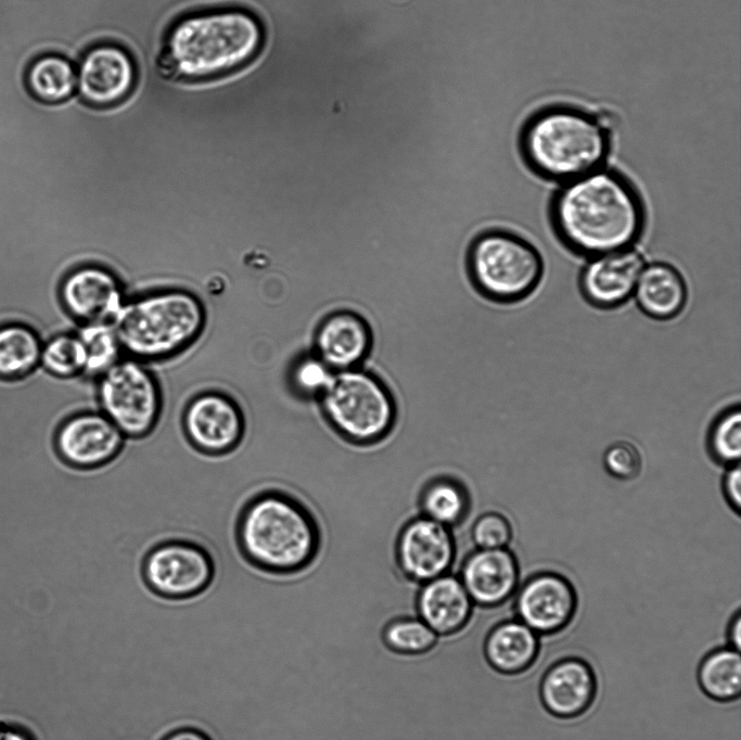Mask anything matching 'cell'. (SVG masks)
<instances>
[{"instance_id":"6da1fadb","label":"cell","mask_w":741,"mask_h":740,"mask_svg":"<svg viewBox=\"0 0 741 740\" xmlns=\"http://www.w3.org/2000/svg\"><path fill=\"white\" fill-rule=\"evenodd\" d=\"M547 217L558 242L586 259L637 246L648 226L637 184L608 166L559 184L549 197Z\"/></svg>"},{"instance_id":"7a4b0ae2","label":"cell","mask_w":741,"mask_h":740,"mask_svg":"<svg viewBox=\"0 0 741 740\" xmlns=\"http://www.w3.org/2000/svg\"><path fill=\"white\" fill-rule=\"evenodd\" d=\"M265 40L259 20L243 9L192 13L168 29L162 61L168 74L202 80L230 73L257 56Z\"/></svg>"},{"instance_id":"3957f363","label":"cell","mask_w":741,"mask_h":740,"mask_svg":"<svg viewBox=\"0 0 741 740\" xmlns=\"http://www.w3.org/2000/svg\"><path fill=\"white\" fill-rule=\"evenodd\" d=\"M518 148L534 176L561 184L606 166L612 140L610 130L593 113L554 105L525 122Z\"/></svg>"},{"instance_id":"277c9868","label":"cell","mask_w":741,"mask_h":740,"mask_svg":"<svg viewBox=\"0 0 741 740\" xmlns=\"http://www.w3.org/2000/svg\"><path fill=\"white\" fill-rule=\"evenodd\" d=\"M237 543L246 562L261 573L284 576L308 566L319 547L310 512L278 490L253 496L237 522Z\"/></svg>"},{"instance_id":"5b68a950","label":"cell","mask_w":741,"mask_h":740,"mask_svg":"<svg viewBox=\"0 0 741 740\" xmlns=\"http://www.w3.org/2000/svg\"><path fill=\"white\" fill-rule=\"evenodd\" d=\"M203 324L199 299L174 290L123 304L112 326L120 348L141 361L178 353L199 335Z\"/></svg>"},{"instance_id":"8992f818","label":"cell","mask_w":741,"mask_h":740,"mask_svg":"<svg viewBox=\"0 0 741 740\" xmlns=\"http://www.w3.org/2000/svg\"><path fill=\"white\" fill-rule=\"evenodd\" d=\"M469 271L473 284L489 301L518 304L532 296L545 276L539 248L509 229H491L471 244Z\"/></svg>"},{"instance_id":"52a82bcc","label":"cell","mask_w":741,"mask_h":740,"mask_svg":"<svg viewBox=\"0 0 741 740\" xmlns=\"http://www.w3.org/2000/svg\"><path fill=\"white\" fill-rule=\"evenodd\" d=\"M319 401L331 428L353 444L379 442L395 424L389 390L378 377L357 368L335 371Z\"/></svg>"},{"instance_id":"ba28073f","label":"cell","mask_w":741,"mask_h":740,"mask_svg":"<svg viewBox=\"0 0 741 740\" xmlns=\"http://www.w3.org/2000/svg\"><path fill=\"white\" fill-rule=\"evenodd\" d=\"M97 379L99 410L127 439H142L154 432L164 396L157 379L141 361L118 360Z\"/></svg>"},{"instance_id":"9c48e42d","label":"cell","mask_w":741,"mask_h":740,"mask_svg":"<svg viewBox=\"0 0 741 740\" xmlns=\"http://www.w3.org/2000/svg\"><path fill=\"white\" fill-rule=\"evenodd\" d=\"M140 574L153 594L183 600L204 592L213 584L217 567L206 548L176 538L152 547L142 560Z\"/></svg>"},{"instance_id":"30bf717a","label":"cell","mask_w":741,"mask_h":740,"mask_svg":"<svg viewBox=\"0 0 741 740\" xmlns=\"http://www.w3.org/2000/svg\"><path fill=\"white\" fill-rule=\"evenodd\" d=\"M127 438L99 409H79L58 425L53 444L60 460L75 471H93L113 462Z\"/></svg>"},{"instance_id":"8fae6325","label":"cell","mask_w":741,"mask_h":740,"mask_svg":"<svg viewBox=\"0 0 741 740\" xmlns=\"http://www.w3.org/2000/svg\"><path fill=\"white\" fill-rule=\"evenodd\" d=\"M182 430L199 452L220 457L234 451L245 435V416L239 403L220 391H203L182 411Z\"/></svg>"},{"instance_id":"7c38bea8","label":"cell","mask_w":741,"mask_h":740,"mask_svg":"<svg viewBox=\"0 0 741 740\" xmlns=\"http://www.w3.org/2000/svg\"><path fill=\"white\" fill-rule=\"evenodd\" d=\"M575 587L564 575L542 571L527 577L514 594L515 617L538 636L562 631L577 610Z\"/></svg>"},{"instance_id":"4fadbf2b","label":"cell","mask_w":741,"mask_h":740,"mask_svg":"<svg viewBox=\"0 0 741 740\" xmlns=\"http://www.w3.org/2000/svg\"><path fill=\"white\" fill-rule=\"evenodd\" d=\"M395 554L401 575L412 583L421 585L444 575L456 558L451 528L420 514L400 530Z\"/></svg>"},{"instance_id":"5bb4252c","label":"cell","mask_w":741,"mask_h":740,"mask_svg":"<svg viewBox=\"0 0 741 740\" xmlns=\"http://www.w3.org/2000/svg\"><path fill=\"white\" fill-rule=\"evenodd\" d=\"M646 264L637 246L588 258L578 272V292L598 310L618 309L634 297Z\"/></svg>"},{"instance_id":"9a60e30c","label":"cell","mask_w":741,"mask_h":740,"mask_svg":"<svg viewBox=\"0 0 741 740\" xmlns=\"http://www.w3.org/2000/svg\"><path fill=\"white\" fill-rule=\"evenodd\" d=\"M76 74L81 99L94 106H110L123 101L136 82L131 55L114 43H100L86 51Z\"/></svg>"},{"instance_id":"2e32d148","label":"cell","mask_w":741,"mask_h":740,"mask_svg":"<svg viewBox=\"0 0 741 740\" xmlns=\"http://www.w3.org/2000/svg\"><path fill=\"white\" fill-rule=\"evenodd\" d=\"M476 608L495 609L510 600L520 583L516 557L508 548L476 549L458 574Z\"/></svg>"},{"instance_id":"e0dca14e","label":"cell","mask_w":741,"mask_h":740,"mask_svg":"<svg viewBox=\"0 0 741 740\" xmlns=\"http://www.w3.org/2000/svg\"><path fill=\"white\" fill-rule=\"evenodd\" d=\"M597 677L588 662L568 656L554 662L539 684L541 704L552 716L562 719L585 714L597 696Z\"/></svg>"},{"instance_id":"ac0fdd59","label":"cell","mask_w":741,"mask_h":740,"mask_svg":"<svg viewBox=\"0 0 741 740\" xmlns=\"http://www.w3.org/2000/svg\"><path fill=\"white\" fill-rule=\"evenodd\" d=\"M476 607L458 575L450 572L419 585L414 612L440 638L459 634Z\"/></svg>"},{"instance_id":"d6986e66","label":"cell","mask_w":741,"mask_h":740,"mask_svg":"<svg viewBox=\"0 0 741 740\" xmlns=\"http://www.w3.org/2000/svg\"><path fill=\"white\" fill-rule=\"evenodd\" d=\"M61 299L72 316L87 323L113 321L123 306L116 278L94 266L69 273L62 283Z\"/></svg>"},{"instance_id":"ffe728a7","label":"cell","mask_w":741,"mask_h":740,"mask_svg":"<svg viewBox=\"0 0 741 740\" xmlns=\"http://www.w3.org/2000/svg\"><path fill=\"white\" fill-rule=\"evenodd\" d=\"M371 344L367 321L348 310L327 316L315 336L317 356L333 371L356 368L369 354Z\"/></svg>"},{"instance_id":"44dd1931","label":"cell","mask_w":741,"mask_h":740,"mask_svg":"<svg viewBox=\"0 0 741 740\" xmlns=\"http://www.w3.org/2000/svg\"><path fill=\"white\" fill-rule=\"evenodd\" d=\"M638 309L655 321H669L685 310L689 288L682 272L663 260L644 265L634 293Z\"/></svg>"},{"instance_id":"7402d4cb","label":"cell","mask_w":741,"mask_h":740,"mask_svg":"<svg viewBox=\"0 0 741 740\" xmlns=\"http://www.w3.org/2000/svg\"><path fill=\"white\" fill-rule=\"evenodd\" d=\"M539 650V636L516 617L491 627L482 646L487 665L506 676L527 671L537 660Z\"/></svg>"},{"instance_id":"603a6c76","label":"cell","mask_w":741,"mask_h":740,"mask_svg":"<svg viewBox=\"0 0 741 740\" xmlns=\"http://www.w3.org/2000/svg\"><path fill=\"white\" fill-rule=\"evenodd\" d=\"M701 690L718 702H731L741 693L740 651L727 647L715 649L701 661L698 673Z\"/></svg>"},{"instance_id":"cb8c5ba5","label":"cell","mask_w":741,"mask_h":740,"mask_svg":"<svg viewBox=\"0 0 741 740\" xmlns=\"http://www.w3.org/2000/svg\"><path fill=\"white\" fill-rule=\"evenodd\" d=\"M40 340L34 330L21 324L0 328V379L21 380L40 363Z\"/></svg>"},{"instance_id":"d4e9b609","label":"cell","mask_w":741,"mask_h":740,"mask_svg":"<svg viewBox=\"0 0 741 740\" xmlns=\"http://www.w3.org/2000/svg\"><path fill=\"white\" fill-rule=\"evenodd\" d=\"M470 497L462 484L450 477L430 481L420 496L421 515L447 527L459 524L468 514Z\"/></svg>"},{"instance_id":"484cf974","label":"cell","mask_w":741,"mask_h":740,"mask_svg":"<svg viewBox=\"0 0 741 740\" xmlns=\"http://www.w3.org/2000/svg\"><path fill=\"white\" fill-rule=\"evenodd\" d=\"M27 84L41 101L59 103L68 99L77 89L76 68L61 55H44L30 65Z\"/></svg>"},{"instance_id":"4316f807","label":"cell","mask_w":741,"mask_h":740,"mask_svg":"<svg viewBox=\"0 0 741 740\" xmlns=\"http://www.w3.org/2000/svg\"><path fill=\"white\" fill-rule=\"evenodd\" d=\"M439 636L418 615L401 614L389 618L380 630L382 645L389 652L407 658L431 652Z\"/></svg>"},{"instance_id":"83f0119b","label":"cell","mask_w":741,"mask_h":740,"mask_svg":"<svg viewBox=\"0 0 741 740\" xmlns=\"http://www.w3.org/2000/svg\"><path fill=\"white\" fill-rule=\"evenodd\" d=\"M40 362L52 377L73 380L85 374L87 350L79 336L58 335L42 347Z\"/></svg>"},{"instance_id":"f1b7e54d","label":"cell","mask_w":741,"mask_h":740,"mask_svg":"<svg viewBox=\"0 0 741 740\" xmlns=\"http://www.w3.org/2000/svg\"><path fill=\"white\" fill-rule=\"evenodd\" d=\"M706 446L715 462L726 468L740 463L741 409L738 404L714 419L707 432Z\"/></svg>"},{"instance_id":"f546056e","label":"cell","mask_w":741,"mask_h":740,"mask_svg":"<svg viewBox=\"0 0 741 740\" xmlns=\"http://www.w3.org/2000/svg\"><path fill=\"white\" fill-rule=\"evenodd\" d=\"M79 339L87 350L85 374L99 378L118 361L120 349L113 326L107 322L87 323Z\"/></svg>"},{"instance_id":"4dcf8cb0","label":"cell","mask_w":741,"mask_h":740,"mask_svg":"<svg viewBox=\"0 0 741 740\" xmlns=\"http://www.w3.org/2000/svg\"><path fill=\"white\" fill-rule=\"evenodd\" d=\"M333 371L317 355L299 359L291 371V385L297 395L320 398L332 381Z\"/></svg>"},{"instance_id":"1f68e13d","label":"cell","mask_w":741,"mask_h":740,"mask_svg":"<svg viewBox=\"0 0 741 740\" xmlns=\"http://www.w3.org/2000/svg\"><path fill=\"white\" fill-rule=\"evenodd\" d=\"M470 533L476 549H500L508 548L513 530L506 515L486 511L475 519Z\"/></svg>"},{"instance_id":"d6a6232c","label":"cell","mask_w":741,"mask_h":740,"mask_svg":"<svg viewBox=\"0 0 741 740\" xmlns=\"http://www.w3.org/2000/svg\"><path fill=\"white\" fill-rule=\"evenodd\" d=\"M605 471L619 481L636 479L642 468V459L636 446L628 442L611 444L603 455Z\"/></svg>"},{"instance_id":"836d02e7","label":"cell","mask_w":741,"mask_h":740,"mask_svg":"<svg viewBox=\"0 0 741 740\" xmlns=\"http://www.w3.org/2000/svg\"><path fill=\"white\" fill-rule=\"evenodd\" d=\"M723 494L730 506L737 513L741 512V468L740 463L727 467V470L721 481Z\"/></svg>"},{"instance_id":"e575fe53","label":"cell","mask_w":741,"mask_h":740,"mask_svg":"<svg viewBox=\"0 0 741 740\" xmlns=\"http://www.w3.org/2000/svg\"><path fill=\"white\" fill-rule=\"evenodd\" d=\"M728 646L740 651L741 647V613L738 611L731 618L727 629Z\"/></svg>"},{"instance_id":"d590c367","label":"cell","mask_w":741,"mask_h":740,"mask_svg":"<svg viewBox=\"0 0 741 740\" xmlns=\"http://www.w3.org/2000/svg\"><path fill=\"white\" fill-rule=\"evenodd\" d=\"M0 740H33V737L20 727L0 723Z\"/></svg>"},{"instance_id":"8d00e7d4","label":"cell","mask_w":741,"mask_h":740,"mask_svg":"<svg viewBox=\"0 0 741 740\" xmlns=\"http://www.w3.org/2000/svg\"><path fill=\"white\" fill-rule=\"evenodd\" d=\"M163 740H209V738L197 729L181 728L170 732Z\"/></svg>"},{"instance_id":"74e56055","label":"cell","mask_w":741,"mask_h":740,"mask_svg":"<svg viewBox=\"0 0 741 740\" xmlns=\"http://www.w3.org/2000/svg\"><path fill=\"white\" fill-rule=\"evenodd\" d=\"M36 369H39L43 377H44V385L50 381V375L42 369L41 366H38ZM47 391V388H46ZM47 396V394H46ZM47 410H48V398H47ZM52 432V422L49 420L48 413H47V426L39 433V438L40 441L43 439Z\"/></svg>"}]
</instances>
